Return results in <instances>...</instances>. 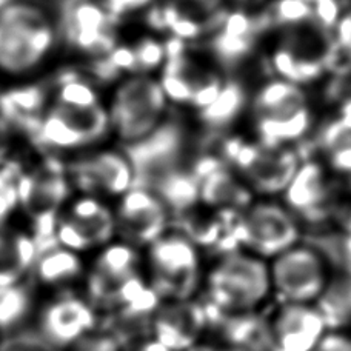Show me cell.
I'll return each instance as SVG.
<instances>
[{
    "mask_svg": "<svg viewBox=\"0 0 351 351\" xmlns=\"http://www.w3.org/2000/svg\"><path fill=\"white\" fill-rule=\"evenodd\" d=\"M59 31L54 17L31 0L0 6V76H33L51 59Z\"/></svg>",
    "mask_w": 351,
    "mask_h": 351,
    "instance_id": "6da1fadb",
    "label": "cell"
},
{
    "mask_svg": "<svg viewBox=\"0 0 351 351\" xmlns=\"http://www.w3.org/2000/svg\"><path fill=\"white\" fill-rule=\"evenodd\" d=\"M205 305L227 316H248L274 298L269 262L245 250L219 253L205 269Z\"/></svg>",
    "mask_w": 351,
    "mask_h": 351,
    "instance_id": "7a4b0ae2",
    "label": "cell"
},
{
    "mask_svg": "<svg viewBox=\"0 0 351 351\" xmlns=\"http://www.w3.org/2000/svg\"><path fill=\"white\" fill-rule=\"evenodd\" d=\"M256 141L271 148L296 147L315 125L306 88L271 77L250 97Z\"/></svg>",
    "mask_w": 351,
    "mask_h": 351,
    "instance_id": "3957f363",
    "label": "cell"
},
{
    "mask_svg": "<svg viewBox=\"0 0 351 351\" xmlns=\"http://www.w3.org/2000/svg\"><path fill=\"white\" fill-rule=\"evenodd\" d=\"M221 139L217 154L259 199L282 196L304 160L296 147L271 148L241 136Z\"/></svg>",
    "mask_w": 351,
    "mask_h": 351,
    "instance_id": "277c9868",
    "label": "cell"
},
{
    "mask_svg": "<svg viewBox=\"0 0 351 351\" xmlns=\"http://www.w3.org/2000/svg\"><path fill=\"white\" fill-rule=\"evenodd\" d=\"M159 79L152 74H133L117 84L111 93L106 112L110 130L119 141L139 143L158 133L168 110Z\"/></svg>",
    "mask_w": 351,
    "mask_h": 351,
    "instance_id": "5b68a950",
    "label": "cell"
},
{
    "mask_svg": "<svg viewBox=\"0 0 351 351\" xmlns=\"http://www.w3.org/2000/svg\"><path fill=\"white\" fill-rule=\"evenodd\" d=\"M148 280L164 302L196 299L205 269L202 250L179 230L167 231L148 247Z\"/></svg>",
    "mask_w": 351,
    "mask_h": 351,
    "instance_id": "8992f818",
    "label": "cell"
},
{
    "mask_svg": "<svg viewBox=\"0 0 351 351\" xmlns=\"http://www.w3.org/2000/svg\"><path fill=\"white\" fill-rule=\"evenodd\" d=\"M333 34L317 27L279 33L267 54L273 76L299 86H310L328 76Z\"/></svg>",
    "mask_w": 351,
    "mask_h": 351,
    "instance_id": "52a82bcc",
    "label": "cell"
},
{
    "mask_svg": "<svg viewBox=\"0 0 351 351\" xmlns=\"http://www.w3.org/2000/svg\"><path fill=\"white\" fill-rule=\"evenodd\" d=\"M269 274L280 302L317 305L331 287L333 263L324 250L299 242L269 261Z\"/></svg>",
    "mask_w": 351,
    "mask_h": 351,
    "instance_id": "ba28073f",
    "label": "cell"
},
{
    "mask_svg": "<svg viewBox=\"0 0 351 351\" xmlns=\"http://www.w3.org/2000/svg\"><path fill=\"white\" fill-rule=\"evenodd\" d=\"M304 227L298 217L276 199H256L243 210L234 230L236 248L273 261L302 242Z\"/></svg>",
    "mask_w": 351,
    "mask_h": 351,
    "instance_id": "9c48e42d",
    "label": "cell"
},
{
    "mask_svg": "<svg viewBox=\"0 0 351 351\" xmlns=\"http://www.w3.org/2000/svg\"><path fill=\"white\" fill-rule=\"evenodd\" d=\"M111 133L106 106L77 108L53 104L37 125V139L58 153L88 152Z\"/></svg>",
    "mask_w": 351,
    "mask_h": 351,
    "instance_id": "30bf717a",
    "label": "cell"
},
{
    "mask_svg": "<svg viewBox=\"0 0 351 351\" xmlns=\"http://www.w3.org/2000/svg\"><path fill=\"white\" fill-rule=\"evenodd\" d=\"M282 202L302 227L319 228L333 221L337 205L336 184L324 160L304 159Z\"/></svg>",
    "mask_w": 351,
    "mask_h": 351,
    "instance_id": "8fae6325",
    "label": "cell"
},
{
    "mask_svg": "<svg viewBox=\"0 0 351 351\" xmlns=\"http://www.w3.org/2000/svg\"><path fill=\"white\" fill-rule=\"evenodd\" d=\"M54 231L58 245L77 254L104 248L117 234L114 211L100 197L82 194L71 200Z\"/></svg>",
    "mask_w": 351,
    "mask_h": 351,
    "instance_id": "7c38bea8",
    "label": "cell"
},
{
    "mask_svg": "<svg viewBox=\"0 0 351 351\" xmlns=\"http://www.w3.org/2000/svg\"><path fill=\"white\" fill-rule=\"evenodd\" d=\"M263 34L259 11L230 6L219 27L204 42L219 70L233 71L256 53Z\"/></svg>",
    "mask_w": 351,
    "mask_h": 351,
    "instance_id": "4fadbf2b",
    "label": "cell"
},
{
    "mask_svg": "<svg viewBox=\"0 0 351 351\" xmlns=\"http://www.w3.org/2000/svg\"><path fill=\"white\" fill-rule=\"evenodd\" d=\"M170 215L167 205L148 188L133 186L119 197L116 216L117 234L136 248H147L168 231Z\"/></svg>",
    "mask_w": 351,
    "mask_h": 351,
    "instance_id": "5bb4252c",
    "label": "cell"
},
{
    "mask_svg": "<svg viewBox=\"0 0 351 351\" xmlns=\"http://www.w3.org/2000/svg\"><path fill=\"white\" fill-rule=\"evenodd\" d=\"M70 178L84 194L119 199L134 186V168L117 149H88L71 164Z\"/></svg>",
    "mask_w": 351,
    "mask_h": 351,
    "instance_id": "9a60e30c",
    "label": "cell"
},
{
    "mask_svg": "<svg viewBox=\"0 0 351 351\" xmlns=\"http://www.w3.org/2000/svg\"><path fill=\"white\" fill-rule=\"evenodd\" d=\"M330 331L317 305L280 302L268 319L274 351H316Z\"/></svg>",
    "mask_w": 351,
    "mask_h": 351,
    "instance_id": "2e32d148",
    "label": "cell"
},
{
    "mask_svg": "<svg viewBox=\"0 0 351 351\" xmlns=\"http://www.w3.org/2000/svg\"><path fill=\"white\" fill-rule=\"evenodd\" d=\"M97 325V310L90 300L76 294H62L45 304L39 327L45 339L58 348L77 346L91 336Z\"/></svg>",
    "mask_w": 351,
    "mask_h": 351,
    "instance_id": "e0dca14e",
    "label": "cell"
},
{
    "mask_svg": "<svg viewBox=\"0 0 351 351\" xmlns=\"http://www.w3.org/2000/svg\"><path fill=\"white\" fill-rule=\"evenodd\" d=\"M206 324V305L197 299L167 300L152 317V337L170 351H193Z\"/></svg>",
    "mask_w": 351,
    "mask_h": 351,
    "instance_id": "ac0fdd59",
    "label": "cell"
},
{
    "mask_svg": "<svg viewBox=\"0 0 351 351\" xmlns=\"http://www.w3.org/2000/svg\"><path fill=\"white\" fill-rule=\"evenodd\" d=\"M191 171L199 182L200 205L206 208L243 211L256 200L250 188L217 153H205Z\"/></svg>",
    "mask_w": 351,
    "mask_h": 351,
    "instance_id": "d6986e66",
    "label": "cell"
},
{
    "mask_svg": "<svg viewBox=\"0 0 351 351\" xmlns=\"http://www.w3.org/2000/svg\"><path fill=\"white\" fill-rule=\"evenodd\" d=\"M230 10L225 0H167L159 6L160 27L176 40H205Z\"/></svg>",
    "mask_w": 351,
    "mask_h": 351,
    "instance_id": "ffe728a7",
    "label": "cell"
},
{
    "mask_svg": "<svg viewBox=\"0 0 351 351\" xmlns=\"http://www.w3.org/2000/svg\"><path fill=\"white\" fill-rule=\"evenodd\" d=\"M66 34L80 53L106 56L116 47L114 14L96 0L79 2L68 14Z\"/></svg>",
    "mask_w": 351,
    "mask_h": 351,
    "instance_id": "44dd1931",
    "label": "cell"
},
{
    "mask_svg": "<svg viewBox=\"0 0 351 351\" xmlns=\"http://www.w3.org/2000/svg\"><path fill=\"white\" fill-rule=\"evenodd\" d=\"M139 263L137 248L125 241L110 242L100 248L90 271L86 273V299L93 305L96 304L116 285L139 273Z\"/></svg>",
    "mask_w": 351,
    "mask_h": 351,
    "instance_id": "7402d4cb",
    "label": "cell"
},
{
    "mask_svg": "<svg viewBox=\"0 0 351 351\" xmlns=\"http://www.w3.org/2000/svg\"><path fill=\"white\" fill-rule=\"evenodd\" d=\"M250 96L237 79H225L222 90L204 110L197 111L202 127L216 136H223L248 110Z\"/></svg>",
    "mask_w": 351,
    "mask_h": 351,
    "instance_id": "603a6c76",
    "label": "cell"
},
{
    "mask_svg": "<svg viewBox=\"0 0 351 351\" xmlns=\"http://www.w3.org/2000/svg\"><path fill=\"white\" fill-rule=\"evenodd\" d=\"M39 258L34 237L0 228V287L22 284Z\"/></svg>",
    "mask_w": 351,
    "mask_h": 351,
    "instance_id": "cb8c5ba5",
    "label": "cell"
},
{
    "mask_svg": "<svg viewBox=\"0 0 351 351\" xmlns=\"http://www.w3.org/2000/svg\"><path fill=\"white\" fill-rule=\"evenodd\" d=\"M33 271L42 285L62 288L84 278L85 267L80 254L58 245L39 254Z\"/></svg>",
    "mask_w": 351,
    "mask_h": 351,
    "instance_id": "d4e9b609",
    "label": "cell"
},
{
    "mask_svg": "<svg viewBox=\"0 0 351 351\" xmlns=\"http://www.w3.org/2000/svg\"><path fill=\"white\" fill-rule=\"evenodd\" d=\"M154 193L167 205L168 211L178 216L200 205L199 182L193 171L173 168L164 173L159 179V188H156Z\"/></svg>",
    "mask_w": 351,
    "mask_h": 351,
    "instance_id": "484cf974",
    "label": "cell"
},
{
    "mask_svg": "<svg viewBox=\"0 0 351 351\" xmlns=\"http://www.w3.org/2000/svg\"><path fill=\"white\" fill-rule=\"evenodd\" d=\"M33 311V296L23 284L0 287V331H11L27 321Z\"/></svg>",
    "mask_w": 351,
    "mask_h": 351,
    "instance_id": "4316f807",
    "label": "cell"
},
{
    "mask_svg": "<svg viewBox=\"0 0 351 351\" xmlns=\"http://www.w3.org/2000/svg\"><path fill=\"white\" fill-rule=\"evenodd\" d=\"M351 147V100L337 105V111L321 125L316 134V148L322 156Z\"/></svg>",
    "mask_w": 351,
    "mask_h": 351,
    "instance_id": "83f0119b",
    "label": "cell"
},
{
    "mask_svg": "<svg viewBox=\"0 0 351 351\" xmlns=\"http://www.w3.org/2000/svg\"><path fill=\"white\" fill-rule=\"evenodd\" d=\"M54 104L77 106V108H93L102 105L99 94L91 84H88L82 77H70L59 86L56 93Z\"/></svg>",
    "mask_w": 351,
    "mask_h": 351,
    "instance_id": "f1b7e54d",
    "label": "cell"
},
{
    "mask_svg": "<svg viewBox=\"0 0 351 351\" xmlns=\"http://www.w3.org/2000/svg\"><path fill=\"white\" fill-rule=\"evenodd\" d=\"M21 174L11 167L0 165V228H5L22 204Z\"/></svg>",
    "mask_w": 351,
    "mask_h": 351,
    "instance_id": "f546056e",
    "label": "cell"
},
{
    "mask_svg": "<svg viewBox=\"0 0 351 351\" xmlns=\"http://www.w3.org/2000/svg\"><path fill=\"white\" fill-rule=\"evenodd\" d=\"M331 34L341 53L351 62V6L342 12Z\"/></svg>",
    "mask_w": 351,
    "mask_h": 351,
    "instance_id": "4dcf8cb0",
    "label": "cell"
},
{
    "mask_svg": "<svg viewBox=\"0 0 351 351\" xmlns=\"http://www.w3.org/2000/svg\"><path fill=\"white\" fill-rule=\"evenodd\" d=\"M70 351H122L117 337L110 335H91L79 342Z\"/></svg>",
    "mask_w": 351,
    "mask_h": 351,
    "instance_id": "1f68e13d",
    "label": "cell"
},
{
    "mask_svg": "<svg viewBox=\"0 0 351 351\" xmlns=\"http://www.w3.org/2000/svg\"><path fill=\"white\" fill-rule=\"evenodd\" d=\"M316 351H351V331L330 330Z\"/></svg>",
    "mask_w": 351,
    "mask_h": 351,
    "instance_id": "d6a6232c",
    "label": "cell"
},
{
    "mask_svg": "<svg viewBox=\"0 0 351 351\" xmlns=\"http://www.w3.org/2000/svg\"><path fill=\"white\" fill-rule=\"evenodd\" d=\"M106 10L111 11L114 16H123L128 12H134L147 8L158 0H99Z\"/></svg>",
    "mask_w": 351,
    "mask_h": 351,
    "instance_id": "836d02e7",
    "label": "cell"
},
{
    "mask_svg": "<svg viewBox=\"0 0 351 351\" xmlns=\"http://www.w3.org/2000/svg\"><path fill=\"white\" fill-rule=\"evenodd\" d=\"M231 8H241V10H248V11H256L261 10L262 6L268 3V0H225Z\"/></svg>",
    "mask_w": 351,
    "mask_h": 351,
    "instance_id": "e575fe53",
    "label": "cell"
},
{
    "mask_svg": "<svg viewBox=\"0 0 351 351\" xmlns=\"http://www.w3.org/2000/svg\"><path fill=\"white\" fill-rule=\"evenodd\" d=\"M339 253L342 256V261L346 263V267L351 271V231L343 233L341 237V250Z\"/></svg>",
    "mask_w": 351,
    "mask_h": 351,
    "instance_id": "d590c367",
    "label": "cell"
},
{
    "mask_svg": "<svg viewBox=\"0 0 351 351\" xmlns=\"http://www.w3.org/2000/svg\"><path fill=\"white\" fill-rule=\"evenodd\" d=\"M130 351H170V350H168L165 346H162L160 342L153 339V337H148V339L139 342Z\"/></svg>",
    "mask_w": 351,
    "mask_h": 351,
    "instance_id": "8d00e7d4",
    "label": "cell"
},
{
    "mask_svg": "<svg viewBox=\"0 0 351 351\" xmlns=\"http://www.w3.org/2000/svg\"><path fill=\"white\" fill-rule=\"evenodd\" d=\"M19 351H28V350H19Z\"/></svg>",
    "mask_w": 351,
    "mask_h": 351,
    "instance_id": "74e56055",
    "label": "cell"
},
{
    "mask_svg": "<svg viewBox=\"0 0 351 351\" xmlns=\"http://www.w3.org/2000/svg\"><path fill=\"white\" fill-rule=\"evenodd\" d=\"M0 154H2V152H0Z\"/></svg>",
    "mask_w": 351,
    "mask_h": 351,
    "instance_id": "f35d334b",
    "label": "cell"
}]
</instances>
